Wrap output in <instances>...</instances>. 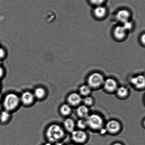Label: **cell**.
I'll list each match as a JSON object with an SVG mask.
<instances>
[{
    "label": "cell",
    "instance_id": "cell-3",
    "mask_svg": "<svg viewBox=\"0 0 145 145\" xmlns=\"http://www.w3.org/2000/svg\"><path fill=\"white\" fill-rule=\"evenodd\" d=\"M87 126L91 129L98 130L102 129L104 124L103 120L99 115L92 114L86 119Z\"/></svg>",
    "mask_w": 145,
    "mask_h": 145
},
{
    "label": "cell",
    "instance_id": "cell-17",
    "mask_svg": "<svg viewBox=\"0 0 145 145\" xmlns=\"http://www.w3.org/2000/svg\"><path fill=\"white\" fill-rule=\"evenodd\" d=\"M106 9L105 7L100 5L97 6L94 10L95 16L98 18H102L106 15Z\"/></svg>",
    "mask_w": 145,
    "mask_h": 145
},
{
    "label": "cell",
    "instance_id": "cell-31",
    "mask_svg": "<svg viewBox=\"0 0 145 145\" xmlns=\"http://www.w3.org/2000/svg\"><path fill=\"white\" fill-rule=\"evenodd\" d=\"M67 145H79L76 144H75V143H72V144H69Z\"/></svg>",
    "mask_w": 145,
    "mask_h": 145
},
{
    "label": "cell",
    "instance_id": "cell-23",
    "mask_svg": "<svg viewBox=\"0 0 145 145\" xmlns=\"http://www.w3.org/2000/svg\"><path fill=\"white\" fill-rule=\"evenodd\" d=\"M122 26L124 27L126 30L127 31L130 30L132 27V24L131 22H129V21H127L124 23L123 24Z\"/></svg>",
    "mask_w": 145,
    "mask_h": 145
},
{
    "label": "cell",
    "instance_id": "cell-12",
    "mask_svg": "<svg viewBox=\"0 0 145 145\" xmlns=\"http://www.w3.org/2000/svg\"><path fill=\"white\" fill-rule=\"evenodd\" d=\"M76 124L74 121L70 118L65 120L63 122V128L65 130L71 133L75 130Z\"/></svg>",
    "mask_w": 145,
    "mask_h": 145
},
{
    "label": "cell",
    "instance_id": "cell-10",
    "mask_svg": "<svg viewBox=\"0 0 145 145\" xmlns=\"http://www.w3.org/2000/svg\"><path fill=\"white\" fill-rule=\"evenodd\" d=\"M103 85L105 89L109 92L116 91L118 87L117 82L112 78H108L105 80Z\"/></svg>",
    "mask_w": 145,
    "mask_h": 145
},
{
    "label": "cell",
    "instance_id": "cell-9",
    "mask_svg": "<svg viewBox=\"0 0 145 145\" xmlns=\"http://www.w3.org/2000/svg\"><path fill=\"white\" fill-rule=\"evenodd\" d=\"M131 83L137 89H142L145 88V77L139 75L132 77L131 79Z\"/></svg>",
    "mask_w": 145,
    "mask_h": 145
},
{
    "label": "cell",
    "instance_id": "cell-24",
    "mask_svg": "<svg viewBox=\"0 0 145 145\" xmlns=\"http://www.w3.org/2000/svg\"><path fill=\"white\" fill-rule=\"evenodd\" d=\"M90 1L93 5L98 6L101 5L105 2V0H90Z\"/></svg>",
    "mask_w": 145,
    "mask_h": 145
},
{
    "label": "cell",
    "instance_id": "cell-4",
    "mask_svg": "<svg viewBox=\"0 0 145 145\" xmlns=\"http://www.w3.org/2000/svg\"><path fill=\"white\" fill-rule=\"evenodd\" d=\"M105 81L103 76L99 73H93L89 76L88 85L91 88H97L103 85Z\"/></svg>",
    "mask_w": 145,
    "mask_h": 145
},
{
    "label": "cell",
    "instance_id": "cell-6",
    "mask_svg": "<svg viewBox=\"0 0 145 145\" xmlns=\"http://www.w3.org/2000/svg\"><path fill=\"white\" fill-rule=\"evenodd\" d=\"M20 97L21 103L26 106L32 105L36 99L33 93L29 91H24Z\"/></svg>",
    "mask_w": 145,
    "mask_h": 145
},
{
    "label": "cell",
    "instance_id": "cell-5",
    "mask_svg": "<svg viewBox=\"0 0 145 145\" xmlns=\"http://www.w3.org/2000/svg\"><path fill=\"white\" fill-rule=\"evenodd\" d=\"M71 138L74 143L80 145L86 141L87 136L86 133L81 129L74 130L71 133Z\"/></svg>",
    "mask_w": 145,
    "mask_h": 145
},
{
    "label": "cell",
    "instance_id": "cell-32",
    "mask_svg": "<svg viewBox=\"0 0 145 145\" xmlns=\"http://www.w3.org/2000/svg\"><path fill=\"white\" fill-rule=\"evenodd\" d=\"M143 124H144V126H145V119H144V121Z\"/></svg>",
    "mask_w": 145,
    "mask_h": 145
},
{
    "label": "cell",
    "instance_id": "cell-25",
    "mask_svg": "<svg viewBox=\"0 0 145 145\" xmlns=\"http://www.w3.org/2000/svg\"><path fill=\"white\" fill-rule=\"evenodd\" d=\"M4 74V71L3 69L1 67H0V78H2Z\"/></svg>",
    "mask_w": 145,
    "mask_h": 145
},
{
    "label": "cell",
    "instance_id": "cell-18",
    "mask_svg": "<svg viewBox=\"0 0 145 145\" xmlns=\"http://www.w3.org/2000/svg\"><path fill=\"white\" fill-rule=\"evenodd\" d=\"M11 118L10 112L5 110L0 112V122L5 123L9 121Z\"/></svg>",
    "mask_w": 145,
    "mask_h": 145
},
{
    "label": "cell",
    "instance_id": "cell-15",
    "mask_svg": "<svg viewBox=\"0 0 145 145\" xmlns=\"http://www.w3.org/2000/svg\"><path fill=\"white\" fill-rule=\"evenodd\" d=\"M35 99L42 100L46 97V91L44 88L42 87H38L35 89L33 92Z\"/></svg>",
    "mask_w": 145,
    "mask_h": 145
},
{
    "label": "cell",
    "instance_id": "cell-8",
    "mask_svg": "<svg viewBox=\"0 0 145 145\" xmlns=\"http://www.w3.org/2000/svg\"><path fill=\"white\" fill-rule=\"evenodd\" d=\"M67 104L71 106L79 105L82 101L81 95L77 93H72L69 94L67 98Z\"/></svg>",
    "mask_w": 145,
    "mask_h": 145
},
{
    "label": "cell",
    "instance_id": "cell-11",
    "mask_svg": "<svg viewBox=\"0 0 145 145\" xmlns=\"http://www.w3.org/2000/svg\"><path fill=\"white\" fill-rule=\"evenodd\" d=\"M130 14L129 12L126 10H121L117 12L116 15V20L122 24L129 21Z\"/></svg>",
    "mask_w": 145,
    "mask_h": 145
},
{
    "label": "cell",
    "instance_id": "cell-1",
    "mask_svg": "<svg viewBox=\"0 0 145 145\" xmlns=\"http://www.w3.org/2000/svg\"><path fill=\"white\" fill-rule=\"evenodd\" d=\"M64 128L57 123H53L48 126L45 132V136L48 142L52 144L61 142L65 136Z\"/></svg>",
    "mask_w": 145,
    "mask_h": 145
},
{
    "label": "cell",
    "instance_id": "cell-19",
    "mask_svg": "<svg viewBox=\"0 0 145 145\" xmlns=\"http://www.w3.org/2000/svg\"><path fill=\"white\" fill-rule=\"evenodd\" d=\"M91 89L88 84L81 86L79 88L80 94L84 97L88 96L91 92Z\"/></svg>",
    "mask_w": 145,
    "mask_h": 145
},
{
    "label": "cell",
    "instance_id": "cell-2",
    "mask_svg": "<svg viewBox=\"0 0 145 145\" xmlns=\"http://www.w3.org/2000/svg\"><path fill=\"white\" fill-rule=\"evenodd\" d=\"M21 103L20 97L14 93H10L4 97L2 105L5 110L9 112L17 109Z\"/></svg>",
    "mask_w": 145,
    "mask_h": 145
},
{
    "label": "cell",
    "instance_id": "cell-16",
    "mask_svg": "<svg viewBox=\"0 0 145 145\" xmlns=\"http://www.w3.org/2000/svg\"><path fill=\"white\" fill-rule=\"evenodd\" d=\"M71 106L67 103L63 104L59 108V112L63 116H67L71 113Z\"/></svg>",
    "mask_w": 145,
    "mask_h": 145
},
{
    "label": "cell",
    "instance_id": "cell-29",
    "mask_svg": "<svg viewBox=\"0 0 145 145\" xmlns=\"http://www.w3.org/2000/svg\"><path fill=\"white\" fill-rule=\"evenodd\" d=\"M112 145H123L120 142H116V143H114Z\"/></svg>",
    "mask_w": 145,
    "mask_h": 145
},
{
    "label": "cell",
    "instance_id": "cell-26",
    "mask_svg": "<svg viewBox=\"0 0 145 145\" xmlns=\"http://www.w3.org/2000/svg\"><path fill=\"white\" fill-rule=\"evenodd\" d=\"M4 55V52L2 48H0V58L3 57Z\"/></svg>",
    "mask_w": 145,
    "mask_h": 145
},
{
    "label": "cell",
    "instance_id": "cell-7",
    "mask_svg": "<svg viewBox=\"0 0 145 145\" xmlns=\"http://www.w3.org/2000/svg\"><path fill=\"white\" fill-rule=\"evenodd\" d=\"M121 128V125L119 122L115 120L108 121L105 125L106 130L112 134L118 133L120 130Z\"/></svg>",
    "mask_w": 145,
    "mask_h": 145
},
{
    "label": "cell",
    "instance_id": "cell-27",
    "mask_svg": "<svg viewBox=\"0 0 145 145\" xmlns=\"http://www.w3.org/2000/svg\"><path fill=\"white\" fill-rule=\"evenodd\" d=\"M141 39L142 43L145 44V34L142 35L141 38Z\"/></svg>",
    "mask_w": 145,
    "mask_h": 145
},
{
    "label": "cell",
    "instance_id": "cell-30",
    "mask_svg": "<svg viewBox=\"0 0 145 145\" xmlns=\"http://www.w3.org/2000/svg\"><path fill=\"white\" fill-rule=\"evenodd\" d=\"M42 145H53L52 143H49V142H48L47 143H45L44 144H43Z\"/></svg>",
    "mask_w": 145,
    "mask_h": 145
},
{
    "label": "cell",
    "instance_id": "cell-33",
    "mask_svg": "<svg viewBox=\"0 0 145 145\" xmlns=\"http://www.w3.org/2000/svg\"><path fill=\"white\" fill-rule=\"evenodd\" d=\"M0 88H1V84H0Z\"/></svg>",
    "mask_w": 145,
    "mask_h": 145
},
{
    "label": "cell",
    "instance_id": "cell-13",
    "mask_svg": "<svg viewBox=\"0 0 145 145\" xmlns=\"http://www.w3.org/2000/svg\"><path fill=\"white\" fill-rule=\"evenodd\" d=\"M88 107L84 105H79L76 109L77 115L81 119H86L89 115Z\"/></svg>",
    "mask_w": 145,
    "mask_h": 145
},
{
    "label": "cell",
    "instance_id": "cell-21",
    "mask_svg": "<svg viewBox=\"0 0 145 145\" xmlns=\"http://www.w3.org/2000/svg\"><path fill=\"white\" fill-rule=\"evenodd\" d=\"M76 125L78 128L81 130L85 129L88 127L86 121L84 119L79 120L77 122Z\"/></svg>",
    "mask_w": 145,
    "mask_h": 145
},
{
    "label": "cell",
    "instance_id": "cell-28",
    "mask_svg": "<svg viewBox=\"0 0 145 145\" xmlns=\"http://www.w3.org/2000/svg\"><path fill=\"white\" fill-rule=\"evenodd\" d=\"M53 145H64L63 143H62L61 142H56V143L54 144Z\"/></svg>",
    "mask_w": 145,
    "mask_h": 145
},
{
    "label": "cell",
    "instance_id": "cell-22",
    "mask_svg": "<svg viewBox=\"0 0 145 145\" xmlns=\"http://www.w3.org/2000/svg\"><path fill=\"white\" fill-rule=\"evenodd\" d=\"M82 102L84 103V105L88 107L93 105L94 101L91 97L88 95L84 97V99H82Z\"/></svg>",
    "mask_w": 145,
    "mask_h": 145
},
{
    "label": "cell",
    "instance_id": "cell-20",
    "mask_svg": "<svg viewBox=\"0 0 145 145\" xmlns=\"http://www.w3.org/2000/svg\"><path fill=\"white\" fill-rule=\"evenodd\" d=\"M116 91L118 95L120 97H125L129 94V90L127 87L124 86L118 87Z\"/></svg>",
    "mask_w": 145,
    "mask_h": 145
},
{
    "label": "cell",
    "instance_id": "cell-14",
    "mask_svg": "<svg viewBox=\"0 0 145 145\" xmlns=\"http://www.w3.org/2000/svg\"><path fill=\"white\" fill-rule=\"evenodd\" d=\"M127 31L122 26H118L116 27L114 31V35L115 37L118 39H122L126 36Z\"/></svg>",
    "mask_w": 145,
    "mask_h": 145
}]
</instances>
